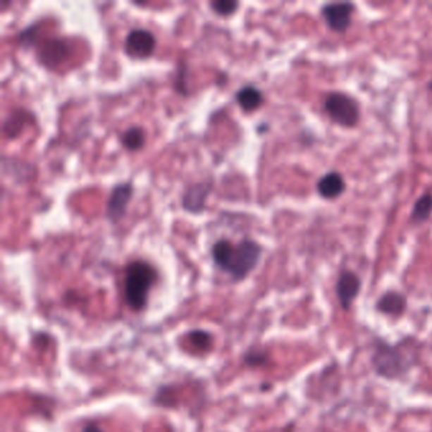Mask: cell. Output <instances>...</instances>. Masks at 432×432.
I'll return each mask as SVG.
<instances>
[{
  "label": "cell",
  "mask_w": 432,
  "mask_h": 432,
  "mask_svg": "<svg viewBox=\"0 0 432 432\" xmlns=\"http://www.w3.org/2000/svg\"><path fill=\"white\" fill-rule=\"evenodd\" d=\"M263 247L249 237L232 244L227 238H219L212 246V257L219 269L235 280H242L255 269L260 261Z\"/></svg>",
  "instance_id": "6da1fadb"
},
{
  "label": "cell",
  "mask_w": 432,
  "mask_h": 432,
  "mask_svg": "<svg viewBox=\"0 0 432 432\" xmlns=\"http://www.w3.org/2000/svg\"><path fill=\"white\" fill-rule=\"evenodd\" d=\"M360 279L359 276L350 270H344L338 276L336 283V293H338V302L345 311L351 307L352 302L357 298L360 292Z\"/></svg>",
  "instance_id": "9c48e42d"
},
{
  "label": "cell",
  "mask_w": 432,
  "mask_h": 432,
  "mask_svg": "<svg viewBox=\"0 0 432 432\" xmlns=\"http://www.w3.org/2000/svg\"><path fill=\"white\" fill-rule=\"evenodd\" d=\"M406 306H407L406 297L398 292L392 290L379 298V301L376 303V309L382 314H390V316L397 317L405 312Z\"/></svg>",
  "instance_id": "8fae6325"
},
{
  "label": "cell",
  "mask_w": 432,
  "mask_h": 432,
  "mask_svg": "<svg viewBox=\"0 0 432 432\" xmlns=\"http://www.w3.org/2000/svg\"><path fill=\"white\" fill-rule=\"evenodd\" d=\"M428 89H430V90L432 92V80L431 82H428Z\"/></svg>",
  "instance_id": "ffe728a7"
},
{
  "label": "cell",
  "mask_w": 432,
  "mask_h": 432,
  "mask_svg": "<svg viewBox=\"0 0 432 432\" xmlns=\"http://www.w3.org/2000/svg\"><path fill=\"white\" fill-rule=\"evenodd\" d=\"M346 182L338 171L327 173L317 183V192L323 199H336L344 195Z\"/></svg>",
  "instance_id": "30bf717a"
},
{
  "label": "cell",
  "mask_w": 432,
  "mask_h": 432,
  "mask_svg": "<svg viewBox=\"0 0 432 432\" xmlns=\"http://www.w3.org/2000/svg\"><path fill=\"white\" fill-rule=\"evenodd\" d=\"M190 338H192V340H190V341H192V342H198V344H199V346H203V347H206V346H208V345H209V342H211V341H209V335H208V333H206V332H202V331H195L193 332V333H190Z\"/></svg>",
  "instance_id": "e0dca14e"
},
{
  "label": "cell",
  "mask_w": 432,
  "mask_h": 432,
  "mask_svg": "<svg viewBox=\"0 0 432 432\" xmlns=\"http://www.w3.org/2000/svg\"><path fill=\"white\" fill-rule=\"evenodd\" d=\"M214 188L212 182L195 183L183 193L182 204L185 211L199 214L206 207V201Z\"/></svg>",
  "instance_id": "ba28073f"
},
{
  "label": "cell",
  "mask_w": 432,
  "mask_h": 432,
  "mask_svg": "<svg viewBox=\"0 0 432 432\" xmlns=\"http://www.w3.org/2000/svg\"><path fill=\"white\" fill-rule=\"evenodd\" d=\"M355 12L354 3H328L321 8V16L327 27L333 32L344 33L350 27L352 14Z\"/></svg>",
  "instance_id": "8992f818"
},
{
  "label": "cell",
  "mask_w": 432,
  "mask_h": 432,
  "mask_svg": "<svg viewBox=\"0 0 432 432\" xmlns=\"http://www.w3.org/2000/svg\"><path fill=\"white\" fill-rule=\"evenodd\" d=\"M240 3L233 0H216L211 3V6L214 12L219 16H230L237 9Z\"/></svg>",
  "instance_id": "2e32d148"
},
{
  "label": "cell",
  "mask_w": 432,
  "mask_h": 432,
  "mask_svg": "<svg viewBox=\"0 0 432 432\" xmlns=\"http://www.w3.org/2000/svg\"><path fill=\"white\" fill-rule=\"evenodd\" d=\"M325 111L327 116L338 125L352 128L359 123L360 108L350 95L333 92L326 97Z\"/></svg>",
  "instance_id": "277c9868"
},
{
  "label": "cell",
  "mask_w": 432,
  "mask_h": 432,
  "mask_svg": "<svg viewBox=\"0 0 432 432\" xmlns=\"http://www.w3.org/2000/svg\"><path fill=\"white\" fill-rule=\"evenodd\" d=\"M373 365L378 374L389 379H395L403 376L412 364L409 357L400 347L378 341L373 355Z\"/></svg>",
  "instance_id": "3957f363"
},
{
  "label": "cell",
  "mask_w": 432,
  "mask_h": 432,
  "mask_svg": "<svg viewBox=\"0 0 432 432\" xmlns=\"http://www.w3.org/2000/svg\"><path fill=\"white\" fill-rule=\"evenodd\" d=\"M236 101L245 112H252L263 104L264 95L255 85L247 84L240 88L236 93Z\"/></svg>",
  "instance_id": "7c38bea8"
},
{
  "label": "cell",
  "mask_w": 432,
  "mask_h": 432,
  "mask_svg": "<svg viewBox=\"0 0 432 432\" xmlns=\"http://www.w3.org/2000/svg\"><path fill=\"white\" fill-rule=\"evenodd\" d=\"M68 44L63 41H54L52 44H47L42 51V63H60L65 57L68 56Z\"/></svg>",
  "instance_id": "9a60e30c"
},
{
  "label": "cell",
  "mask_w": 432,
  "mask_h": 432,
  "mask_svg": "<svg viewBox=\"0 0 432 432\" xmlns=\"http://www.w3.org/2000/svg\"><path fill=\"white\" fill-rule=\"evenodd\" d=\"M133 195V187L130 183L116 184L108 198L107 216L113 223H118L127 212V208Z\"/></svg>",
  "instance_id": "52a82bcc"
},
{
  "label": "cell",
  "mask_w": 432,
  "mask_h": 432,
  "mask_svg": "<svg viewBox=\"0 0 432 432\" xmlns=\"http://www.w3.org/2000/svg\"><path fill=\"white\" fill-rule=\"evenodd\" d=\"M432 216V195L427 193L420 197L414 203V209L411 212V222L414 225H420L426 222Z\"/></svg>",
  "instance_id": "5bb4252c"
},
{
  "label": "cell",
  "mask_w": 432,
  "mask_h": 432,
  "mask_svg": "<svg viewBox=\"0 0 432 432\" xmlns=\"http://www.w3.org/2000/svg\"><path fill=\"white\" fill-rule=\"evenodd\" d=\"M246 362L251 364V365H257V364H263L265 362V357L263 354H260L259 357L257 355V352H251L250 355L246 357Z\"/></svg>",
  "instance_id": "ac0fdd59"
},
{
  "label": "cell",
  "mask_w": 432,
  "mask_h": 432,
  "mask_svg": "<svg viewBox=\"0 0 432 432\" xmlns=\"http://www.w3.org/2000/svg\"><path fill=\"white\" fill-rule=\"evenodd\" d=\"M82 432H103L101 427L98 426V424L90 422L87 426L84 427Z\"/></svg>",
  "instance_id": "d6986e66"
},
{
  "label": "cell",
  "mask_w": 432,
  "mask_h": 432,
  "mask_svg": "<svg viewBox=\"0 0 432 432\" xmlns=\"http://www.w3.org/2000/svg\"><path fill=\"white\" fill-rule=\"evenodd\" d=\"M146 141V132L140 125H131L123 131L121 136V142L127 150L137 151L142 147Z\"/></svg>",
  "instance_id": "4fadbf2b"
},
{
  "label": "cell",
  "mask_w": 432,
  "mask_h": 432,
  "mask_svg": "<svg viewBox=\"0 0 432 432\" xmlns=\"http://www.w3.org/2000/svg\"><path fill=\"white\" fill-rule=\"evenodd\" d=\"M156 47V38L152 32L144 28H133L127 33L125 52L132 58H147Z\"/></svg>",
  "instance_id": "5b68a950"
},
{
  "label": "cell",
  "mask_w": 432,
  "mask_h": 432,
  "mask_svg": "<svg viewBox=\"0 0 432 432\" xmlns=\"http://www.w3.org/2000/svg\"><path fill=\"white\" fill-rule=\"evenodd\" d=\"M157 279L155 268L144 260H135L127 265L125 276V295L133 311L146 307L149 293Z\"/></svg>",
  "instance_id": "7a4b0ae2"
}]
</instances>
